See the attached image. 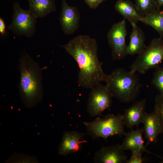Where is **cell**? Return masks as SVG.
Wrapping results in <instances>:
<instances>
[{
    "instance_id": "obj_17",
    "label": "cell",
    "mask_w": 163,
    "mask_h": 163,
    "mask_svg": "<svg viewBox=\"0 0 163 163\" xmlns=\"http://www.w3.org/2000/svg\"><path fill=\"white\" fill-rule=\"evenodd\" d=\"M29 9L37 18H43L55 11V0H28Z\"/></svg>"
},
{
    "instance_id": "obj_5",
    "label": "cell",
    "mask_w": 163,
    "mask_h": 163,
    "mask_svg": "<svg viewBox=\"0 0 163 163\" xmlns=\"http://www.w3.org/2000/svg\"><path fill=\"white\" fill-rule=\"evenodd\" d=\"M163 60V38L153 39L138 54L130 66V71L144 74L159 66Z\"/></svg>"
},
{
    "instance_id": "obj_23",
    "label": "cell",
    "mask_w": 163,
    "mask_h": 163,
    "mask_svg": "<svg viewBox=\"0 0 163 163\" xmlns=\"http://www.w3.org/2000/svg\"><path fill=\"white\" fill-rule=\"evenodd\" d=\"M90 8L95 9L106 0H84Z\"/></svg>"
},
{
    "instance_id": "obj_19",
    "label": "cell",
    "mask_w": 163,
    "mask_h": 163,
    "mask_svg": "<svg viewBox=\"0 0 163 163\" xmlns=\"http://www.w3.org/2000/svg\"><path fill=\"white\" fill-rule=\"evenodd\" d=\"M135 5L142 17L147 16L157 9L154 0H135Z\"/></svg>"
},
{
    "instance_id": "obj_3",
    "label": "cell",
    "mask_w": 163,
    "mask_h": 163,
    "mask_svg": "<svg viewBox=\"0 0 163 163\" xmlns=\"http://www.w3.org/2000/svg\"><path fill=\"white\" fill-rule=\"evenodd\" d=\"M135 73L119 68L107 75L104 82L113 97L126 103L135 100L142 85Z\"/></svg>"
},
{
    "instance_id": "obj_21",
    "label": "cell",
    "mask_w": 163,
    "mask_h": 163,
    "mask_svg": "<svg viewBox=\"0 0 163 163\" xmlns=\"http://www.w3.org/2000/svg\"><path fill=\"white\" fill-rule=\"evenodd\" d=\"M154 109L156 111L161 126L162 133L163 135V94L157 95L154 99Z\"/></svg>"
},
{
    "instance_id": "obj_9",
    "label": "cell",
    "mask_w": 163,
    "mask_h": 163,
    "mask_svg": "<svg viewBox=\"0 0 163 163\" xmlns=\"http://www.w3.org/2000/svg\"><path fill=\"white\" fill-rule=\"evenodd\" d=\"M80 17L79 11L75 7L69 5L66 0H62L59 20L65 34H72L77 30Z\"/></svg>"
},
{
    "instance_id": "obj_2",
    "label": "cell",
    "mask_w": 163,
    "mask_h": 163,
    "mask_svg": "<svg viewBox=\"0 0 163 163\" xmlns=\"http://www.w3.org/2000/svg\"><path fill=\"white\" fill-rule=\"evenodd\" d=\"M19 90L21 100L27 107H35L43 97L42 76L38 63L27 53L19 59Z\"/></svg>"
},
{
    "instance_id": "obj_18",
    "label": "cell",
    "mask_w": 163,
    "mask_h": 163,
    "mask_svg": "<svg viewBox=\"0 0 163 163\" xmlns=\"http://www.w3.org/2000/svg\"><path fill=\"white\" fill-rule=\"evenodd\" d=\"M141 21L154 28L163 38V11L157 9L150 14L142 17Z\"/></svg>"
},
{
    "instance_id": "obj_15",
    "label": "cell",
    "mask_w": 163,
    "mask_h": 163,
    "mask_svg": "<svg viewBox=\"0 0 163 163\" xmlns=\"http://www.w3.org/2000/svg\"><path fill=\"white\" fill-rule=\"evenodd\" d=\"M132 25L133 29L130 35L129 44L127 46L126 55L138 54L146 46L145 34L142 30L137 24Z\"/></svg>"
},
{
    "instance_id": "obj_10",
    "label": "cell",
    "mask_w": 163,
    "mask_h": 163,
    "mask_svg": "<svg viewBox=\"0 0 163 163\" xmlns=\"http://www.w3.org/2000/svg\"><path fill=\"white\" fill-rule=\"evenodd\" d=\"M127 160L119 144L102 146L93 158L94 162L99 163H126Z\"/></svg>"
},
{
    "instance_id": "obj_25",
    "label": "cell",
    "mask_w": 163,
    "mask_h": 163,
    "mask_svg": "<svg viewBox=\"0 0 163 163\" xmlns=\"http://www.w3.org/2000/svg\"><path fill=\"white\" fill-rule=\"evenodd\" d=\"M157 9H160L163 6V0H154Z\"/></svg>"
},
{
    "instance_id": "obj_6",
    "label": "cell",
    "mask_w": 163,
    "mask_h": 163,
    "mask_svg": "<svg viewBox=\"0 0 163 163\" xmlns=\"http://www.w3.org/2000/svg\"><path fill=\"white\" fill-rule=\"evenodd\" d=\"M12 21L8 28L18 36L24 35L30 38L34 35L37 18L28 9L24 10L18 2L13 5Z\"/></svg>"
},
{
    "instance_id": "obj_24",
    "label": "cell",
    "mask_w": 163,
    "mask_h": 163,
    "mask_svg": "<svg viewBox=\"0 0 163 163\" xmlns=\"http://www.w3.org/2000/svg\"><path fill=\"white\" fill-rule=\"evenodd\" d=\"M0 33L4 37L6 34V25L4 20L0 18Z\"/></svg>"
},
{
    "instance_id": "obj_11",
    "label": "cell",
    "mask_w": 163,
    "mask_h": 163,
    "mask_svg": "<svg viewBox=\"0 0 163 163\" xmlns=\"http://www.w3.org/2000/svg\"><path fill=\"white\" fill-rule=\"evenodd\" d=\"M86 134L76 131H66L64 132L58 148V153L62 155H66L79 151L82 144L86 142L82 140Z\"/></svg>"
},
{
    "instance_id": "obj_20",
    "label": "cell",
    "mask_w": 163,
    "mask_h": 163,
    "mask_svg": "<svg viewBox=\"0 0 163 163\" xmlns=\"http://www.w3.org/2000/svg\"><path fill=\"white\" fill-rule=\"evenodd\" d=\"M151 84L160 94H163V67L159 66L155 69Z\"/></svg>"
},
{
    "instance_id": "obj_13",
    "label": "cell",
    "mask_w": 163,
    "mask_h": 163,
    "mask_svg": "<svg viewBox=\"0 0 163 163\" xmlns=\"http://www.w3.org/2000/svg\"><path fill=\"white\" fill-rule=\"evenodd\" d=\"M142 123L144 124L145 138L147 140L145 146L157 143L158 136L162 133V129L158 116L154 109L152 113H146Z\"/></svg>"
},
{
    "instance_id": "obj_22",
    "label": "cell",
    "mask_w": 163,
    "mask_h": 163,
    "mask_svg": "<svg viewBox=\"0 0 163 163\" xmlns=\"http://www.w3.org/2000/svg\"><path fill=\"white\" fill-rule=\"evenodd\" d=\"M131 152V156L130 158L127 160L126 163H143L145 162L146 159L142 157L143 151L136 150Z\"/></svg>"
},
{
    "instance_id": "obj_26",
    "label": "cell",
    "mask_w": 163,
    "mask_h": 163,
    "mask_svg": "<svg viewBox=\"0 0 163 163\" xmlns=\"http://www.w3.org/2000/svg\"><path fill=\"white\" fill-rule=\"evenodd\" d=\"M160 163H163V161H161Z\"/></svg>"
},
{
    "instance_id": "obj_12",
    "label": "cell",
    "mask_w": 163,
    "mask_h": 163,
    "mask_svg": "<svg viewBox=\"0 0 163 163\" xmlns=\"http://www.w3.org/2000/svg\"><path fill=\"white\" fill-rule=\"evenodd\" d=\"M146 100L144 99L135 102L129 108L125 110L122 115L124 125L132 129L134 126L143 123L146 113Z\"/></svg>"
},
{
    "instance_id": "obj_4",
    "label": "cell",
    "mask_w": 163,
    "mask_h": 163,
    "mask_svg": "<svg viewBox=\"0 0 163 163\" xmlns=\"http://www.w3.org/2000/svg\"><path fill=\"white\" fill-rule=\"evenodd\" d=\"M87 130V134L93 139L100 137L105 140L114 135H124L122 115L109 114L103 118L97 117L90 122H84Z\"/></svg>"
},
{
    "instance_id": "obj_16",
    "label": "cell",
    "mask_w": 163,
    "mask_h": 163,
    "mask_svg": "<svg viewBox=\"0 0 163 163\" xmlns=\"http://www.w3.org/2000/svg\"><path fill=\"white\" fill-rule=\"evenodd\" d=\"M116 10L127 19L131 25L140 21L142 16L138 13L135 4L129 0H118L115 5Z\"/></svg>"
},
{
    "instance_id": "obj_7",
    "label": "cell",
    "mask_w": 163,
    "mask_h": 163,
    "mask_svg": "<svg viewBox=\"0 0 163 163\" xmlns=\"http://www.w3.org/2000/svg\"><path fill=\"white\" fill-rule=\"evenodd\" d=\"M91 89L86 111L91 116L98 117L105 110L110 108L113 97L106 86L100 83Z\"/></svg>"
},
{
    "instance_id": "obj_14",
    "label": "cell",
    "mask_w": 163,
    "mask_h": 163,
    "mask_svg": "<svg viewBox=\"0 0 163 163\" xmlns=\"http://www.w3.org/2000/svg\"><path fill=\"white\" fill-rule=\"evenodd\" d=\"M144 132L143 127L140 129H137L136 130L132 129L126 133L125 138L122 143L120 145L123 150H141L147 153H150L157 157L162 158L159 156L149 151L144 145V141L142 137V134Z\"/></svg>"
},
{
    "instance_id": "obj_8",
    "label": "cell",
    "mask_w": 163,
    "mask_h": 163,
    "mask_svg": "<svg viewBox=\"0 0 163 163\" xmlns=\"http://www.w3.org/2000/svg\"><path fill=\"white\" fill-rule=\"evenodd\" d=\"M127 34L125 19L114 24L108 31L107 37L112 50L113 60H121L126 55Z\"/></svg>"
},
{
    "instance_id": "obj_1",
    "label": "cell",
    "mask_w": 163,
    "mask_h": 163,
    "mask_svg": "<svg viewBox=\"0 0 163 163\" xmlns=\"http://www.w3.org/2000/svg\"><path fill=\"white\" fill-rule=\"evenodd\" d=\"M60 46L78 64L79 71L77 82L80 86L91 89L100 82H104L107 74L98 59V46L95 39L80 35Z\"/></svg>"
}]
</instances>
